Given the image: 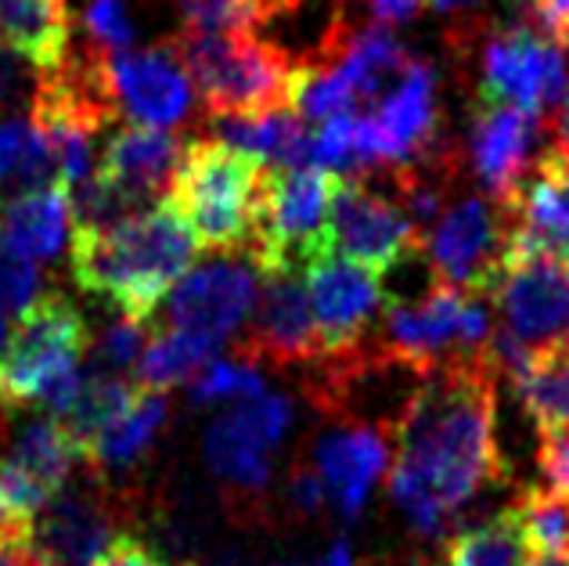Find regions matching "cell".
I'll return each mask as SVG.
<instances>
[{
  "instance_id": "cell-1",
  "label": "cell",
  "mask_w": 569,
  "mask_h": 566,
  "mask_svg": "<svg viewBox=\"0 0 569 566\" xmlns=\"http://www.w3.org/2000/svg\"><path fill=\"white\" fill-rule=\"evenodd\" d=\"M498 365L487 350L455 357L422 376L386 434L397 444L389 495L411 524L437 538L479 490L498 484Z\"/></svg>"
},
{
  "instance_id": "cell-2",
  "label": "cell",
  "mask_w": 569,
  "mask_h": 566,
  "mask_svg": "<svg viewBox=\"0 0 569 566\" xmlns=\"http://www.w3.org/2000/svg\"><path fill=\"white\" fill-rule=\"evenodd\" d=\"M199 252L188 220L162 196L109 228H72L69 264L83 292L116 304L127 318L148 321Z\"/></svg>"
},
{
  "instance_id": "cell-3",
  "label": "cell",
  "mask_w": 569,
  "mask_h": 566,
  "mask_svg": "<svg viewBox=\"0 0 569 566\" xmlns=\"http://www.w3.org/2000/svg\"><path fill=\"white\" fill-rule=\"evenodd\" d=\"M263 162L220 138L188 141L167 199L206 252H246L263 185Z\"/></svg>"
},
{
  "instance_id": "cell-4",
  "label": "cell",
  "mask_w": 569,
  "mask_h": 566,
  "mask_svg": "<svg viewBox=\"0 0 569 566\" xmlns=\"http://www.w3.org/2000/svg\"><path fill=\"white\" fill-rule=\"evenodd\" d=\"M191 87L206 101L209 116L267 112L289 106L296 66L257 33H199L184 29L173 37Z\"/></svg>"
},
{
  "instance_id": "cell-5",
  "label": "cell",
  "mask_w": 569,
  "mask_h": 566,
  "mask_svg": "<svg viewBox=\"0 0 569 566\" xmlns=\"http://www.w3.org/2000/svg\"><path fill=\"white\" fill-rule=\"evenodd\" d=\"M87 347L91 332L83 310L62 292L37 296L19 315L8 347L0 350V408H40L43 397L80 368Z\"/></svg>"
},
{
  "instance_id": "cell-6",
  "label": "cell",
  "mask_w": 569,
  "mask_h": 566,
  "mask_svg": "<svg viewBox=\"0 0 569 566\" xmlns=\"http://www.w3.org/2000/svg\"><path fill=\"white\" fill-rule=\"evenodd\" d=\"M332 188L336 173L325 167H278L263 173L257 225L246 246L252 271H299L313 252L328 249Z\"/></svg>"
},
{
  "instance_id": "cell-7",
  "label": "cell",
  "mask_w": 569,
  "mask_h": 566,
  "mask_svg": "<svg viewBox=\"0 0 569 566\" xmlns=\"http://www.w3.org/2000/svg\"><path fill=\"white\" fill-rule=\"evenodd\" d=\"M382 318V350L418 376L455 357L487 350L493 332L490 315L479 307V296L443 286V281H432L422 300H389Z\"/></svg>"
},
{
  "instance_id": "cell-8",
  "label": "cell",
  "mask_w": 569,
  "mask_h": 566,
  "mask_svg": "<svg viewBox=\"0 0 569 566\" xmlns=\"http://www.w3.org/2000/svg\"><path fill=\"white\" fill-rule=\"evenodd\" d=\"M512 214L505 202H487L466 196L443 206L432 228L418 238L432 275L443 286H455L469 296H490L505 271Z\"/></svg>"
},
{
  "instance_id": "cell-9",
  "label": "cell",
  "mask_w": 569,
  "mask_h": 566,
  "mask_svg": "<svg viewBox=\"0 0 569 566\" xmlns=\"http://www.w3.org/2000/svg\"><path fill=\"white\" fill-rule=\"evenodd\" d=\"M490 296L505 318L501 329L527 347L569 339V264L519 238L516 225L508 238L505 271Z\"/></svg>"
},
{
  "instance_id": "cell-10",
  "label": "cell",
  "mask_w": 569,
  "mask_h": 566,
  "mask_svg": "<svg viewBox=\"0 0 569 566\" xmlns=\"http://www.w3.org/2000/svg\"><path fill=\"white\" fill-rule=\"evenodd\" d=\"M303 289L325 357L361 350L389 304L382 275L339 257L336 249L313 252L303 264Z\"/></svg>"
},
{
  "instance_id": "cell-11",
  "label": "cell",
  "mask_w": 569,
  "mask_h": 566,
  "mask_svg": "<svg viewBox=\"0 0 569 566\" xmlns=\"http://www.w3.org/2000/svg\"><path fill=\"white\" fill-rule=\"evenodd\" d=\"M569 87L566 62L556 40L527 22L493 29L483 40L479 62V101H498L530 112L559 106Z\"/></svg>"
},
{
  "instance_id": "cell-12",
  "label": "cell",
  "mask_w": 569,
  "mask_h": 566,
  "mask_svg": "<svg viewBox=\"0 0 569 566\" xmlns=\"http://www.w3.org/2000/svg\"><path fill=\"white\" fill-rule=\"evenodd\" d=\"M328 249L376 275H389L418 249V231L393 196L368 188L365 177L336 173L328 202Z\"/></svg>"
},
{
  "instance_id": "cell-13",
  "label": "cell",
  "mask_w": 569,
  "mask_h": 566,
  "mask_svg": "<svg viewBox=\"0 0 569 566\" xmlns=\"http://www.w3.org/2000/svg\"><path fill=\"white\" fill-rule=\"evenodd\" d=\"M292 423V405L278 394L246 397L206 429V466L238 498H260L271 484V455Z\"/></svg>"
},
{
  "instance_id": "cell-14",
  "label": "cell",
  "mask_w": 569,
  "mask_h": 566,
  "mask_svg": "<svg viewBox=\"0 0 569 566\" xmlns=\"http://www.w3.org/2000/svg\"><path fill=\"white\" fill-rule=\"evenodd\" d=\"M98 83L112 112L130 116V123L177 127L191 112V80L170 40L144 51L98 54Z\"/></svg>"
},
{
  "instance_id": "cell-15",
  "label": "cell",
  "mask_w": 569,
  "mask_h": 566,
  "mask_svg": "<svg viewBox=\"0 0 569 566\" xmlns=\"http://www.w3.org/2000/svg\"><path fill=\"white\" fill-rule=\"evenodd\" d=\"M260 281L263 286L249 307V336L242 342L246 361H271L278 368L325 361L318 325H313L303 278L296 275V267L267 271Z\"/></svg>"
},
{
  "instance_id": "cell-16",
  "label": "cell",
  "mask_w": 569,
  "mask_h": 566,
  "mask_svg": "<svg viewBox=\"0 0 569 566\" xmlns=\"http://www.w3.org/2000/svg\"><path fill=\"white\" fill-rule=\"evenodd\" d=\"M252 300H257L252 264L223 260V264H206L199 271L177 278V286L162 296L159 307L167 329L223 339L249 318Z\"/></svg>"
},
{
  "instance_id": "cell-17",
  "label": "cell",
  "mask_w": 569,
  "mask_h": 566,
  "mask_svg": "<svg viewBox=\"0 0 569 566\" xmlns=\"http://www.w3.org/2000/svg\"><path fill=\"white\" fill-rule=\"evenodd\" d=\"M541 127H545L541 112L498 106V101H476L469 162L479 185L493 196V202L512 199V191L527 177Z\"/></svg>"
},
{
  "instance_id": "cell-18",
  "label": "cell",
  "mask_w": 569,
  "mask_h": 566,
  "mask_svg": "<svg viewBox=\"0 0 569 566\" xmlns=\"http://www.w3.org/2000/svg\"><path fill=\"white\" fill-rule=\"evenodd\" d=\"M181 159L184 141L170 133V127L130 123L109 138L94 173L130 202V210H144V202H156L170 191Z\"/></svg>"
},
{
  "instance_id": "cell-19",
  "label": "cell",
  "mask_w": 569,
  "mask_h": 566,
  "mask_svg": "<svg viewBox=\"0 0 569 566\" xmlns=\"http://www.w3.org/2000/svg\"><path fill=\"white\" fill-rule=\"evenodd\" d=\"M109 502L94 490H58L29 527V548L43 566H91L112 538Z\"/></svg>"
},
{
  "instance_id": "cell-20",
  "label": "cell",
  "mask_w": 569,
  "mask_h": 566,
  "mask_svg": "<svg viewBox=\"0 0 569 566\" xmlns=\"http://www.w3.org/2000/svg\"><path fill=\"white\" fill-rule=\"evenodd\" d=\"M313 469L321 473L325 490L339 505V513L353 519L365 509L371 484L386 469V437L371 426L336 429L313 448Z\"/></svg>"
},
{
  "instance_id": "cell-21",
  "label": "cell",
  "mask_w": 569,
  "mask_h": 566,
  "mask_svg": "<svg viewBox=\"0 0 569 566\" xmlns=\"http://www.w3.org/2000/svg\"><path fill=\"white\" fill-rule=\"evenodd\" d=\"M69 235V191L62 185L26 188L0 199V249L26 260H54Z\"/></svg>"
},
{
  "instance_id": "cell-22",
  "label": "cell",
  "mask_w": 569,
  "mask_h": 566,
  "mask_svg": "<svg viewBox=\"0 0 569 566\" xmlns=\"http://www.w3.org/2000/svg\"><path fill=\"white\" fill-rule=\"evenodd\" d=\"M69 0H0V48L33 66L40 77L69 58Z\"/></svg>"
},
{
  "instance_id": "cell-23",
  "label": "cell",
  "mask_w": 569,
  "mask_h": 566,
  "mask_svg": "<svg viewBox=\"0 0 569 566\" xmlns=\"http://www.w3.org/2000/svg\"><path fill=\"white\" fill-rule=\"evenodd\" d=\"M516 397L537 429L569 426V339L530 347L512 371Z\"/></svg>"
},
{
  "instance_id": "cell-24",
  "label": "cell",
  "mask_w": 569,
  "mask_h": 566,
  "mask_svg": "<svg viewBox=\"0 0 569 566\" xmlns=\"http://www.w3.org/2000/svg\"><path fill=\"white\" fill-rule=\"evenodd\" d=\"M167 408L170 400L162 390H144V386L133 383V397L127 411L104 429V434L91 444L87 461L98 469H130L148 455L152 440L159 437L162 423H167Z\"/></svg>"
},
{
  "instance_id": "cell-25",
  "label": "cell",
  "mask_w": 569,
  "mask_h": 566,
  "mask_svg": "<svg viewBox=\"0 0 569 566\" xmlns=\"http://www.w3.org/2000/svg\"><path fill=\"white\" fill-rule=\"evenodd\" d=\"M220 354V339L162 329L144 342L141 357L133 361V383L144 390H173V386L191 383L206 365H213Z\"/></svg>"
},
{
  "instance_id": "cell-26",
  "label": "cell",
  "mask_w": 569,
  "mask_h": 566,
  "mask_svg": "<svg viewBox=\"0 0 569 566\" xmlns=\"http://www.w3.org/2000/svg\"><path fill=\"white\" fill-rule=\"evenodd\" d=\"M130 397L133 386L123 376H116V371H94V368L83 371L77 397H72L69 411L58 419L80 458H87L91 444L127 411Z\"/></svg>"
},
{
  "instance_id": "cell-27",
  "label": "cell",
  "mask_w": 569,
  "mask_h": 566,
  "mask_svg": "<svg viewBox=\"0 0 569 566\" xmlns=\"http://www.w3.org/2000/svg\"><path fill=\"white\" fill-rule=\"evenodd\" d=\"M530 553L512 509L443 542V566H527Z\"/></svg>"
},
{
  "instance_id": "cell-28",
  "label": "cell",
  "mask_w": 569,
  "mask_h": 566,
  "mask_svg": "<svg viewBox=\"0 0 569 566\" xmlns=\"http://www.w3.org/2000/svg\"><path fill=\"white\" fill-rule=\"evenodd\" d=\"M77 458L80 455H77V448H72V440H69V434H66L58 419L26 426L19 444H14L11 455H8L11 466L19 473H26L40 490H48L51 498L66 487L69 469H72V461H77Z\"/></svg>"
},
{
  "instance_id": "cell-29",
  "label": "cell",
  "mask_w": 569,
  "mask_h": 566,
  "mask_svg": "<svg viewBox=\"0 0 569 566\" xmlns=\"http://www.w3.org/2000/svg\"><path fill=\"white\" fill-rule=\"evenodd\" d=\"M508 509L530 556H569V498L545 487H527Z\"/></svg>"
},
{
  "instance_id": "cell-30",
  "label": "cell",
  "mask_w": 569,
  "mask_h": 566,
  "mask_svg": "<svg viewBox=\"0 0 569 566\" xmlns=\"http://www.w3.org/2000/svg\"><path fill=\"white\" fill-rule=\"evenodd\" d=\"M80 33L91 54H116L133 43L130 0H87L80 11Z\"/></svg>"
},
{
  "instance_id": "cell-31",
  "label": "cell",
  "mask_w": 569,
  "mask_h": 566,
  "mask_svg": "<svg viewBox=\"0 0 569 566\" xmlns=\"http://www.w3.org/2000/svg\"><path fill=\"white\" fill-rule=\"evenodd\" d=\"M263 394V376L257 365L242 361H213L191 379V400L209 405V400H246Z\"/></svg>"
},
{
  "instance_id": "cell-32",
  "label": "cell",
  "mask_w": 569,
  "mask_h": 566,
  "mask_svg": "<svg viewBox=\"0 0 569 566\" xmlns=\"http://www.w3.org/2000/svg\"><path fill=\"white\" fill-rule=\"evenodd\" d=\"M184 29L199 33H252L257 26V0H170Z\"/></svg>"
},
{
  "instance_id": "cell-33",
  "label": "cell",
  "mask_w": 569,
  "mask_h": 566,
  "mask_svg": "<svg viewBox=\"0 0 569 566\" xmlns=\"http://www.w3.org/2000/svg\"><path fill=\"white\" fill-rule=\"evenodd\" d=\"M144 350V321L138 318H119L104 325L94 342V371H127Z\"/></svg>"
},
{
  "instance_id": "cell-34",
  "label": "cell",
  "mask_w": 569,
  "mask_h": 566,
  "mask_svg": "<svg viewBox=\"0 0 569 566\" xmlns=\"http://www.w3.org/2000/svg\"><path fill=\"white\" fill-rule=\"evenodd\" d=\"M40 292V267L37 260L14 257L0 249V315H22Z\"/></svg>"
},
{
  "instance_id": "cell-35",
  "label": "cell",
  "mask_w": 569,
  "mask_h": 566,
  "mask_svg": "<svg viewBox=\"0 0 569 566\" xmlns=\"http://www.w3.org/2000/svg\"><path fill=\"white\" fill-rule=\"evenodd\" d=\"M537 469H541L545 490L569 498V426L541 429V444H537Z\"/></svg>"
},
{
  "instance_id": "cell-36",
  "label": "cell",
  "mask_w": 569,
  "mask_h": 566,
  "mask_svg": "<svg viewBox=\"0 0 569 566\" xmlns=\"http://www.w3.org/2000/svg\"><path fill=\"white\" fill-rule=\"evenodd\" d=\"M91 566H162V556L141 538V534L119 530L104 542V548L94 556Z\"/></svg>"
},
{
  "instance_id": "cell-37",
  "label": "cell",
  "mask_w": 569,
  "mask_h": 566,
  "mask_svg": "<svg viewBox=\"0 0 569 566\" xmlns=\"http://www.w3.org/2000/svg\"><path fill=\"white\" fill-rule=\"evenodd\" d=\"M284 498H289V509L299 513V516H318L321 513L328 490H325L321 473L313 469V461H310V466H296L292 469L289 487H284Z\"/></svg>"
},
{
  "instance_id": "cell-38",
  "label": "cell",
  "mask_w": 569,
  "mask_h": 566,
  "mask_svg": "<svg viewBox=\"0 0 569 566\" xmlns=\"http://www.w3.org/2000/svg\"><path fill=\"white\" fill-rule=\"evenodd\" d=\"M26 145H29L26 119H4V123H0V185H8L14 170H19Z\"/></svg>"
},
{
  "instance_id": "cell-39",
  "label": "cell",
  "mask_w": 569,
  "mask_h": 566,
  "mask_svg": "<svg viewBox=\"0 0 569 566\" xmlns=\"http://www.w3.org/2000/svg\"><path fill=\"white\" fill-rule=\"evenodd\" d=\"M530 11L541 33L556 43H569V0H522Z\"/></svg>"
},
{
  "instance_id": "cell-40",
  "label": "cell",
  "mask_w": 569,
  "mask_h": 566,
  "mask_svg": "<svg viewBox=\"0 0 569 566\" xmlns=\"http://www.w3.org/2000/svg\"><path fill=\"white\" fill-rule=\"evenodd\" d=\"M26 98V77L11 51L0 48V112H11Z\"/></svg>"
},
{
  "instance_id": "cell-41",
  "label": "cell",
  "mask_w": 569,
  "mask_h": 566,
  "mask_svg": "<svg viewBox=\"0 0 569 566\" xmlns=\"http://www.w3.org/2000/svg\"><path fill=\"white\" fill-rule=\"evenodd\" d=\"M426 8V0H368V11L379 22H408Z\"/></svg>"
},
{
  "instance_id": "cell-42",
  "label": "cell",
  "mask_w": 569,
  "mask_h": 566,
  "mask_svg": "<svg viewBox=\"0 0 569 566\" xmlns=\"http://www.w3.org/2000/svg\"><path fill=\"white\" fill-rule=\"evenodd\" d=\"M0 566H43V563L33 556L26 534V538H0Z\"/></svg>"
},
{
  "instance_id": "cell-43",
  "label": "cell",
  "mask_w": 569,
  "mask_h": 566,
  "mask_svg": "<svg viewBox=\"0 0 569 566\" xmlns=\"http://www.w3.org/2000/svg\"><path fill=\"white\" fill-rule=\"evenodd\" d=\"M313 566H357V559H353V548L347 542H336Z\"/></svg>"
},
{
  "instance_id": "cell-44",
  "label": "cell",
  "mask_w": 569,
  "mask_h": 566,
  "mask_svg": "<svg viewBox=\"0 0 569 566\" xmlns=\"http://www.w3.org/2000/svg\"><path fill=\"white\" fill-rule=\"evenodd\" d=\"M556 127H559V141L569 145V95H566V101H559V119H556Z\"/></svg>"
},
{
  "instance_id": "cell-45",
  "label": "cell",
  "mask_w": 569,
  "mask_h": 566,
  "mask_svg": "<svg viewBox=\"0 0 569 566\" xmlns=\"http://www.w3.org/2000/svg\"><path fill=\"white\" fill-rule=\"evenodd\" d=\"M527 566H569V556H530Z\"/></svg>"
},
{
  "instance_id": "cell-46",
  "label": "cell",
  "mask_w": 569,
  "mask_h": 566,
  "mask_svg": "<svg viewBox=\"0 0 569 566\" xmlns=\"http://www.w3.org/2000/svg\"><path fill=\"white\" fill-rule=\"evenodd\" d=\"M426 4H432L437 11H458V8H469L472 0H426Z\"/></svg>"
},
{
  "instance_id": "cell-47",
  "label": "cell",
  "mask_w": 569,
  "mask_h": 566,
  "mask_svg": "<svg viewBox=\"0 0 569 566\" xmlns=\"http://www.w3.org/2000/svg\"><path fill=\"white\" fill-rule=\"evenodd\" d=\"M403 566H443V559L437 563V559H426V556H418V559H408Z\"/></svg>"
},
{
  "instance_id": "cell-48",
  "label": "cell",
  "mask_w": 569,
  "mask_h": 566,
  "mask_svg": "<svg viewBox=\"0 0 569 566\" xmlns=\"http://www.w3.org/2000/svg\"><path fill=\"white\" fill-rule=\"evenodd\" d=\"M0 342H4V315H0Z\"/></svg>"
},
{
  "instance_id": "cell-49",
  "label": "cell",
  "mask_w": 569,
  "mask_h": 566,
  "mask_svg": "<svg viewBox=\"0 0 569 566\" xmlns=\"http://www.w3.org/2000/svg\"><path fill=\"white\" fill-rule=\"evenodd\" d=\"M274 566H299V563H274Z\"/></svg>"
},
{
  "instance_id": "cell-50",
  "label": "cell",
  "mask_w": 569,
  "mask_h": 566,
  "mask_svg": "<svg viewBox=\"0 0 569 566\" xmlns=\"http://www.w3.org/2000/svg\"><path fill=\"white\" fill-rule=\"evenodd\" d=\"M184 566H199V563H184Z\"/></svg>"
}]
</instances>
